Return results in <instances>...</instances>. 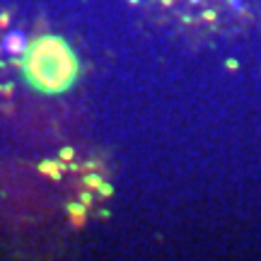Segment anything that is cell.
<instances>
[{"label": "cell", "instance_id": "6da1fadb", "mask_svg": "<svg viewBox=\"0 0 261 261\" xmlns=\"http://www.w3.org/2000/svg\"><path fill=\"white\" fill-rule=\"evenodd\" d=\"M19 75L37 94L58 97L73 90L77 83L80 61L68 39L58 34H41L22 48Z\"/></svg>", "mask_w": 261, "mask_h": 261}]
</instances>
